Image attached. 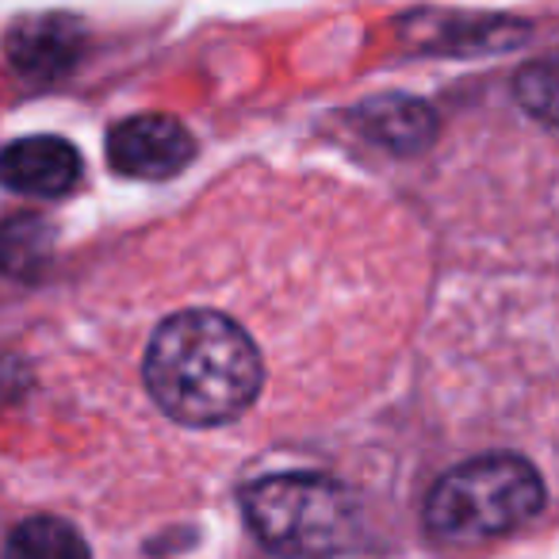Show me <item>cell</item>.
Instances as JSON below:
<instances>
[{"mask_svg": "<svg viewBox=\"0 0 559 559\" xmlns=\"http://www.w3.org/2000/svg\"><path fill=\"white\" fill-rule=\"evenodd\" d=\"M365 139L380 142L391 154H421L437 139V116L414 96H376L353 111Z\"/></svg>", "mask_w": 559, "mask_h": 559, "instance_id": "52a82bcc", "label": "cell"}, {"mask_svg": "<svg viewBox=\"0 0 559 559\" xmlns=\"http://www.w3.org/2000/svg\"><path fill=\"white\" fill-rule=\"evenodd\" d=\"M513 93H518V104L528 116H536L540 123L559 127V50L533 58L513 78Z\"/></svg>", "mask_w": 559, "mask_h": 559, "instance_id": "30bf717a", "label": "cell"}, {"mask_svg": "<svg viewBox=\"0 0 559 559\" xmlns=\"http://www.w3.org/2000/svg\"><path fill=\"white\" fill-rule=\"evenodd\" d=\"M241 510L264 548L288 559H330L349 548L357 510L349 490L330 475H264L241 490Z\"/></svg>", "mask_w": 559, "mask_h": 559, "instance_id": "3957f363", "label": "cell"}, {"mask_svg": "<svg viewBox=\"0 0 559 559\" xmlns=\"http://www.w3.org/2000/svg\"><path fill=\"white\" fill-rule=\"evenodd\" d=\"M544 510V479L518 452H487L452 467L426 498V528L444 544H483Z\"/></svg>", "mask_w": 559, "mask_h": 559, "instance_id": "7a4b0ae2", "label": "cell"}, {"mask_svg": "<svg viewBox=\"0 0 559 559\" xmlns=\"http://www.w3.org/2000/svg\"><path fill=\"white\" fill-rule=\"evenodd\" d=\"M81 50H85V32L78 20L70 16H32L20 20L4 39V55H9L12 70L27 81H58L78 66Z\"/></svg>", "mask_w": 559, "mask_h": 559, "instance_id": "5b68a950", "label": "cell"}, {"mask_svg": "<svg viewBox=\"0 0 559 559\" xmlns=\"http://www.w3.org/2000/svg\"><path fill=\"white\" fill-rule=\"evenodd\" d=\"M264 380L261 353L234 319L180 311L157 326L146 349V388L185 426H223L249 411Z\"/></svg>", "mask_w": 559, "mask_h": 559, "instance_id": "6da1fadb", "label": "cell"}, {"mask_svg": "<svg viewBox=\"0 0 559 559\" xmlns=\"http://www.w3.org/2000/svg\"><path fill=\"white\" fill-rule=\"evenodd\" d=\"M81 180V154L66 139L55 134H35L0 150V185L12 192L58 200L73 192Z\"/></svg>", "mask_w": 559, "mask_h": 559, "instance_id": "8992f818", "label": "cell"}, {"mask_svg": "<svg viewBox=\"0 0 559 559\" xmlns=\"http://www.w3.org/2000/svg\"><path fill=\"white\" fill-rule=\"evenodd\" d=\"M111 169L134 180H169L195 157V139L173 116H131L108 134Z\"/></svg>", "mask_w": 559, "mask_h": 559, "instance_id": "277c9868", "label": "cell"}, {"mask_svg": "<svg viewBox=\"0 0 559 559\" xmlns=\"http://www.w3.org/2000/svg\"><path fill=\"white\" fill-rule=\"evenodd\" d=\"M55 257V230L43 215H12L0 223V272L39 280Z\"/></svg>", "mask_w": 559, "mask_h": 559, "instance_id": "ba28073f", "label": "cell"}, {"mask_svg": "<svg viewBox=\"0 0 559 559\" xmlns=\"http://www.w3.org/2000/svg\"><path fill=\"white\" fill-rule=\"evenodd\" d=\"M9 559H93L88 544L70 521L62 518H27L12 528L9 536Z\"/></svg>", "mask_w": 559, "mask_h": 559, "instance_id": "9c48e42d", "label": "cell"}]
</instances>
